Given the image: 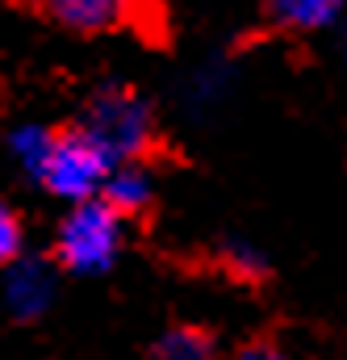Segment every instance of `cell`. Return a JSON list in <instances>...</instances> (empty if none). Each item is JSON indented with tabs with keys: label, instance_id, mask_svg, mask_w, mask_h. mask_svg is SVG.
I'll return each mask as SVG.
<instances>
[{
	"label": "cell",
	"instance_id": "cell-1",
	"mask_svg": "<svg viewBox=\"0 0 347 360\" xmlns=\"http://www.w3.org/2000/svg\"><path fill=\"white\" fill-rule=\"evenodd\" d=\"M4 151L21 168V176H30L42 193H51L67 205L96 197L113 168V155L80 122H72V126L21 122L4 134Z\"/></svg>",
	"mask_w": 347,
	"mask_h": 360
},
{
	"label": "cell",
	"instance_id": "cell-2",
	"mask_svg": "<svg viewBox=\"0 0 347 360\" xmlns=\"http://www.w3.org/2000/svg\"><path fill=\"white\" fill-rule=\"evenodd\" d=\"M80 126L113 155V164L122 160H138L147 164L159 147V122H155V105L134 89V84H100L80 109Z\"/></svg>",
	"mask_w": 347,
	"mask_h": 360
},
{
	"label": "cell",
	"instance_id": "cell-3",
	"mask_svg": "<svg viewBox=\"0 0 347 360\" xmlns=\"http://www.w3.org/2000/svg\"><path fill=\"white\" fill-rule=\"evenodd\" d=\"M122 248H126V218L105 197H84L72 201L67 214L59 218L51 260L72 276H105L122 260Z\"/></svg>",
	"mask_w": 347,
	"mask_h": 360
},
{
	"label": "cell",
	"instance_id": "cell-4",
	"mask_svg": "<svg viewBox=\"0 0 347 360\" xmlns=\"http://www.w3.org/2000/svg\"><path fill=\"white\" fill-rule=\"evenodd\" d=\"M51 25L80 34V38H100L138 25L143 0H30Z\"/></svg>",
	"mask_w": 347,
	"mask_h": 360
},
{
	"label": "cell",
	"instance_id": "cell-5",
	"mask_svg": "<svg viewBox=\"0 0 347 360\" xmlns=\"http://www.w3.org/2000/svg\"><path fill=\"white\" fill-rule=\"evenodd\" d=\"M55 260L21 252L13 264H4V310L17 323H38L55 306Z\"/></svg>",
	"mask_w": 347,
	"mask_h": 360
},
{
	"label": "cell",
	"instance_id": "cell-6",
	"mask_svg": "<svg viewBox=\"0 0 347 360\" xmlns=\"http://www.w3.org/2000/svg\"><path fill=\"white\" fill-rule=\"evenodd\" d=\"M347 13V0H263V21L276 34H322L331 25H339Z\"/></svg>",
	"mask_w": 347,
	"mask_h": 360
},
{
	"label": "cell",
	"instance_id": "cell-7",
	"mask_svg": "<svg viewBox=\"0 0 347 360\" xmlns=\"http://www.w3.org/2000/svg\"><path fill=\"white\" fill-rule=\"evenodd\" d=\"M96 197H105L126 222H134V218H143V214L155 205V176H151L147 164L122 160V164L109 168V176H105V184H100Z\"/></svg>",
	"mask_w": 347,
	"mask_h": 360
},
{
	"label": "cell",
	"instance_id": "cell-8",
	"mask_svg": "<svg viewBox=\"0 0 347 360\" xmlns=\"http://www.w3.org/2000/svg\"><path fill=\"white\" fill-rule=\"evenodd\" d=\"M155 360H218V335L201 323H176L168 327L155 344H151Z\"/></svg>",
	"mask_w": 347,
	"mask_h": 360
},
{
	"label": "cell",
	"instance_id": "cell-9",
	"mask_svg": "<svg viewBox=\"0 0 347 360\" xmlns=\"http://www.w3.org/2000/svg\"><path fill=\"white\" fill-rule=\"evenodd\" d=\"M214 260L222 264V272H226L230 281H239V285H263V281L272 276L268 252L256 248L251 239H222L218 252H214Z\"/></svg>",
	"mask_w": 347,
	"mask_h": 360
},
{
	"label": "cell",
	"instance_id": "cell-10",
	"mask_svg": "<svg viewBox=\"0 0 347 360\" xmlns=\"http://www.w3.org/2000/svg\"><path fill=\"white\" fill-rule=\"evenodd\" d=\"M21 252H25V226H21V214H17L8 201H0V269L13 264Z\"/></svg>",
	"mask_w": 347,
	"mask_h": 360
},
{
	"label": "cell",
	"instance_id": "cell-11",
	"mask_svg": "<svg viewBox=\"0 0 347 360\" xmlns=\"http://www.w3.org/2000/svg\"><path fill=\"white\" fill-rule=\"evenodd\" d=\"M235 360H293L276 340H268V335H260V340H247L243 348H239V356Z\"/></svg>",
	"mask_w": 347,
	"mask_h": 360
},
{
	"label": "cell",
	"instance_id": "cell-12",
	"mask_svg": "<svg viewBox=\"0 0 347 360\" xmlns=\"http://www.w3.org/2000/svg\"><path fill=\"white\" fill-rule=\"evenodd\" d=\"M343 55H347V38H343Z\"/></svg>",
	"mask_w": 347,
	"mask_h": 360
}]
</instances>
